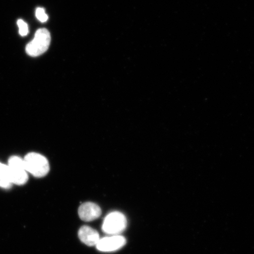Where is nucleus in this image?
I'll use <instances>...</instances> for the list:
<instances>
[{"instance_id": "obj_1", "label": "nucleus", "mask_w": 254, "mask_h": 254, "mask_svg": "<svg viewBox=\"0 0 254 254\" xmlns=\"http://www.w3.org/2000/svg\"><path fill=\"white\" fill-rule=\"evenodd\" d=\"M25 169L27 173L37 178L47 176L50 171V164L47 159L36 152H30L24 158Z\"/></svg>"}, {"instance_id": "obj_2", "label": "nucleus", "mask_w": 254, "mask_h": 254, "mask_svg": "<svg viewBox=\"0 0 254 254\" xmlns=\"http://www.w3.org/2000/svg\"><path fill=\"white\" fill-rule=\"evenodd\" d=\"M50 42V32L46 28H40L35 34L34 39L27 44L25 51L31 57L41 56L49 49Z\"/></svg>"}, {"instance_id": "obj_3", "label": "nucleus", "mask_w": 254, "mask_h": 254, "mask_svg": "<svg viewBox=\"0 0 254 254\" xmlns=\"http://www.w3.org/2000/svg\"><path fill=\"white\" fill-rule=\"evenodd\" d=\"M127 220L125 215L120 212H113L104 219L102 230L105 233L118 236L126 229Z\"/></svg>"}, {"instance_id": "obj_4", "label": "nucleus", "mask_w": 254, "mask_h": 254, "mask_svg": "<svg viewBox=\"0 0 254 254\" xmlns=\"http://www.w3.org/2000/svg\"><path fill=\"white\" fill-rule=\"evenodd\" d=\"M125 237L120 236H113L100 239L96 245L97 249L101 252H113L119 250L126 244Z\"/></svg>"}, {"instance_id": "obj_5", "label": "nucleus", "mask_w": 254, "mask_h": 254, "mask_svg": "<svg viewBox=\"0 0 254 254\" xmlns=\"http://www.w3.org/2000/svg\"><path fill=\"white\" fill-rule=\"evenodd\" d=\"M102 213L99 206L93 202H87L82 204L78 209V215L81 220L92 221L97 220Z\"/></svg>"}, {"instance_id": "obj_6", "label": "nucleus", "mask_w": 254, "mask_h": 254, "mask_svg": "<svg viewBox=\"0 0 254 254\" xmlns=\"http://www.w3.org/2000/svg\"><path fill=\"white\" fill-rule=\"evenodd\" d=\"M78 237L81 242L90 247L96 246L100 240L99 233L88 226H82L79 229Z\"/></svg>"}, {"instance_id": "obj_7", "label": "nucleus", "mask_w": 254, "mask_h": 254, "mask_svg": "<svg viewBox=\"0 0 254 254\" xmlns=\"http://www.w3.org/2000/svg\"><path fill=\"white\" fill-rule=\"evenodd\" d=\"M8 166L11 168H15V169L25 170L24 159L17 156H12L9 158Z\"/></svg>"}, {"instance_id": "obj_8", "label": "nucleus", "mask_w": 254, "mask_h": 254, "mask_svg": "<svg viewBox=\"0 0 254 254\" xmlns=\"http://www.w3.org/2000/svg\"><path fill=\"white\" fill-rule=\"evenodd\" d=\"M9 175H10V168H9L8 165L0 163V179L7 180L11 183L10 181H9V177H10Z\"/></svg>"}, {"instance_id": "obj_9", "label": "nucleus", "mask_w": 254, "mask_h": 254, "mask_svg": "<svg viewBox=\"0 0 254 254\" xmlns=\"http://www.w3.org/2000/svg\"><path fill=\"white\" fill-rule=\"evenodd\" d=\"M17 25L19 28V34H20V36L23 37L27 36L29 32L27 24L23 20H18Z\"/></svg>"}, {"instance_id": "obj_10", "label": "nucleus", "mask_w": 254, "mask_h": 254, "mask_svg": "<svg viewBox=\"0 0 254 254\" xmlns=\"http://www.w3.org/2000/svg\"><path fill=\"white\" fill-rule=\"evenodd\" d=\"M36 17L41 23H46L49 19L45 10L43 8H37L36 11Z\"/></svg>"}, {"instance_id": "obj_11", "label": "nucleus", "mask_w": 254, "mask_h": 254, "mask_svg": "<svg viewBox=\"0 0 254 254\" xmlns=\"http://www.w3.org/2000/svg\"><path fill=\"white\" fill-rule=\"evenodd\" d=\"M12 184L9 182L8 180L4 179H0V187L3 189H9L11 188Z\"/></svg>"}]
</instances>
